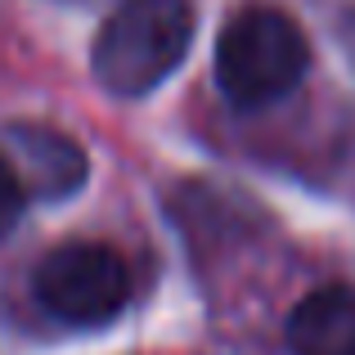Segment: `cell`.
<instances>
[{
	"label": "cell",
	"mask_w": 355,
	"mask_h": 355,
	"mask_svg": "<svg viewBox=\"0 0 355 355\" xmlns=\"http://www.w3.org/2000/svg\"><path fill=\"white\" fill-rule=\"evenodd\" d=\"M193 41V0H121L90 45V72L113 99L157 90Z\"/></svg>",
	"instance_id": "obj_1"
},
{
	"label": "cell",
	"mask_w": 355,
	"mask_h": 355,
	"mask_svg": "<svg viewBox=\"0 0 355 355\" xmlns=\"http://www.w3.org/2000/svg\"><path fill=\"white\" fill-rule=\"evenodd\" d=\"M311 72V41L302 23L275 5H248L220 27L216 86L234 108H270L288 99Z\"/></svg>",
	"instance_id": "obj_2"
},
{
	"label": "cell",
	"mask_w": 355,
	"mask_h": 355,
	"mask_svg": "<svg viewBox=\"0 0 355 355\" xmlns=\"http://www.w3.org/2000/svg\"><path fill=\"white\" fill-rule=\"evenodd\" d=\"M32 288L54 320L95 329V324H113L130 306V266L108 243L72 239L41 257Z\"/></svg>",
	"instance_id": "obj_3"
},
{
	"label": "cell",
	"mask_w": 355,
	"mask_h": 355,
	"mask_svg": "<svg viewBox=\"0 0 355 355\" xmlns=\"http://www.w3.org/2000/svg\"><path fill=\"white\" fill-rule=\"evenodd\" d=\"M5 144L14 153V166L32 198L63 202L86 184V153L63 130L36 126V121H14V126H5Z\"/></svg>",
	"instance_id": "obj_4"
},
{
	"label": "cell",
	"mask_w": 355,
	"mask_h": 355,
	"mask_svg": "<svg viewBox=\"0 0 355 355\" xmlns=\"http://www.w3.org/2000/svg\"><path fill=\"white\" fill-rule=\"evenodd\" d=\"M293 355H355V284L311 288L288 315Z\"/></svg>",
	"instance_id": "obj_5"
},
{
	"label": "cell",
	"mask_w": 355,
	"mask_h": 355,
	"mask_svg": "<svg viewBox=\"0 0 355 355\" xmlns=\"http://www.w3.org/2000/svg\"><path fill=\"white\" fill-rule=\"evenodd\" d=\"M27 198H32V193H27L23 175H18V166H14V157L0 153V239H5L9 230L18 225V216H23Z\"/></svg>",
	"instance_id": "obj_6"
}]
</instances>
